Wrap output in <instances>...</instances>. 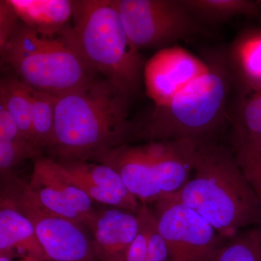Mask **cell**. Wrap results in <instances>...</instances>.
I'll list each match as a JSON object with an SVG mask.
<instances>
[{
  "instance_id": "28",
  "label": "cell",
  "mask_w": 261,
  "mask_h": 261,
  "mask_svg": "<svg viewBox=\"0 0 261 261\" xmlns=\"http://www.w3.org/2000/svg\"><path fill=\"white\" fill-rule=\"evenodd\" d=\"M260 202L261 206V160L236 159Z\"/></svg>"
},
{
  "instance_id": "25",
  "label": "cell",
  "mask_w": 261,
  "mask_h": 261,
  "mask_svg": "<svg viewBox=\"0 0 261 261\" xmlns=\"http://www.w3.org/2000/svg\"><path fill=\"white\" fill-rule=\"evenodd\" d=\"M19 21L18 15L10 0L0 2V49L8 42Z\"/></svg>"
},
{
  "instance_id": "12",
  "label": "cell",
  "mask_w": 261,
  "mask_h": 261,
  "mask_svg": "<svg viewBox=\"0 0 261 261\" xmlns=\"http://www.w3.org/2000/svg\"><path fill=\"white\" fill-rule=\"evenodd\" d=\"M14 250L36 261H49L32 221L5 196L0 202V256Z\"/></svg>"
},
{
  "instance_id": "21",
  "label": "cell",
  "mask_w": 261,
  "mask_h": 261,
  "mask_svg": "<svg viewBox=\"0 0 261 261\" xmlns=\"http://www.w3.org/2000/svg\"><path fill=\"white\" fill-rule=\"evenodd\" d=\"M205 261H261V226L235 235Z\"/></svg>"
},
{
  "instance_id": "6",
  "label": "cell",
  "mask_w": 261,
  "mask_h": 261,
  "mask_svg": "<svg viewBox=\"0 0 261 261\" xmlns=\"http://www.w3.org/2000/svg\"><path fill=\"white\" fill-rule=\"evenodd\" d=\"M130 42L138 51L161 49L207 32L183 0H113Z\"/></svg>"
},
{
  "instance_id": "18",
  "label": "cell",
  "mask_w": 261,
  "mask_h": 261,
  "mask_svg": "<svg viewBox=\"0 0 261 261\" xmlns=\"http://www.w3.org/2000/svg\"><path fill=\"white\" fill-rule=\"evenodd\" d=\"M0 103L4 105L7 111L13 117L23 138L34 146L32 140V102L29 88L15 73L2 77L0 82Z\"/></svg>"
},
{
  "instance_id": "16",
  "label": "cell",
  "mask_w": 261,
  "mask_h": 261,
  "mask_svg": "<svg viewBox=\"0 0 261 261\" xmlns=\"http://www.w3.org/2000/svg\"><path fill=\"white\" fill-rule=\"evenodd\" d=\"M202 25L224 23L238 16L261 15V1L255 0H183Z\"/></svg>"
},
{
  "instance_id": "17",
  "label": "cell",
  "mask_w": 261,
  "mask_h": 261,
  "mask_svg": "<svg viewBox=\"0 0 261 261\" xmlns=\"http://www.w3.org/2000/svg\"><path fill=\"white\" fill-rule=\"evenodd\" d=\"M61 34L48 36L37 32L19 19L18 24L5 45L0 49L2 63L25 59L40 51L51 49L64 42Z\"/></svg>"
},
{
  "instance_id": "7",
  "label": "cell",
  "mask_w": 261,
  "mask_h": 261,
  "mask_svg": "<svg viewBox=\"0 0 261 261\" xmlns=\"http://www.w3.org/2000/svg\"><path fill=\"white\" fill-rule=\"evenodd\" d=\"M4 177L2 195L14 202L32 221L49 261H97L83 225L49 212L35 198L29 184L11 173Z\"/></svg>"
},
{
  "instance_id": "20",
  "label": "cell",
  "mask_w": 261,
  "mask_h": 261,
  "mask_svg": "<svg viewBox=\"0 0 261 261\" xmlns=\"http://www.w3.org/2000/svg\"><path fill=\"white\" fill-rule=\"evenodd\" d=\"M29 88L32 102L33 145L42 152L43 149L50 148L53 144L57 97Z\"/></svg>"
},
{
  "instance_id": "22",
  "label": "cell",
  "mask_w": 261,
  "mask_h": 261,
  "mask_svg": "<svg viewBox=\"0 0 261 261\" xmlns=\"http://www.w3.org/2000/svg\"><path fill=\"white\" fill-rule=\"evenodd\" d=\"M29 185L33 195L44 208L53 214L85 226V221L82 215L75 210L64 196L61 195V192L34 170Z\"/></svg>"
},
{
  "instance_id": "15",
  "label": "cell",
  "mask_w": 261,
  "mask_h": 261,
  "mask_svg": "<svg viewBox=\"0 0 261 261\" xmlns=\"http://www.w3.org/2000/svg\"><path fill=\"white\" fill-rule=\"evenodd\" d=\"M34 171L39 173L64 196L85 221V226L95 214L93 201L81 188L75 178L61 163L42 156L34 159Z\"/></svg>"
},
{
  "instance_id": "8",
  "label": "cell",
  "mask_w": 261,
  "mask_h": 261,
  "mask_svg": "<svg viewBox=\"0 0 261 261\" xmlns=\"http://www.w3.org/2000/svg\"><path fill=\"white\" fill-rule=\"evenodd\" d=\"M64 40L57 47L8 65L30 88L56 97L74 92L97 80L99 73Z\"/></svg>"
},
{
  "instance_id": "23",
  "label": "cell",
  "mask_w": 261,
  "mask_h": 261,
  "mask_svg": "<svg viewBox=\"0 0 261 261\" xmlns=\"http://www.w3.org/2000/svg\"><path fill=\"white\" fill-rule=\"evenodd\" d=\"M137 216L145 223L148 236L145 261H171L167 244L159 232L157 221L147 204L141 203Z\"/></svg>"
},
{
  "instance_id": "19",
  "label": "cell",
  "mask_w": 261,
  "mask_h": 261,
  "mask_svg": "<svg viewBox=\"0 0 261 261\" xmlns=\"http://www.w3.org/2000/svg\"><path fill=\"white\" fill-rule=\"evenodd\" d=\"M61 164L72 176L116 194L128 202L136 213L138 212L141 204L128 191L121 176L113 168L102 163L88 161H75Z\"/></svg>"
},
{
  "instance_id": "3",
  "label": "cell",
  "mask_w": 261,
  "mask_h": 261,
  "mask_svg": "<svg viewBox=\"0 0 261 261\" xmlns=\"http://www.w3.org/2000/svg\"><path fill=\"white\" fill-rule=\"evenodd\" d=\"M193 171L194 177L170 196L208 221L221 238L231 239L240 228L261 225L260 202L232 151L200 141Z\"/></svg>"
},
{
  "instance_id": "2",
  "label": "cell",
  "mask_w": 261,
  "mask_h": 261,
  "mask_svg": "<svg viewBox=\"0 0 261 261\" xmlns=\"http://www.w3.org/2000/svg\"><path fill=\"white\" fill-rule=\"evenodd\" d=\"M132 101L106 79L57 97L49 150L61 163L87 161L129 138Z\"/></svg>"
},
{
  "instance_id": "9",
  "label": "cell",
  "mask_w": 261,
  "mask_h": 261,
  "mask_svg": "<svg viewBox=\"0 0 261 261\" xmlns=\"http://www.w3.org/2000/svg\"><path fill=\"white\" fill-rule=\"evenodd\" d=\"M152 211L171 261H205L224 244V238L204 218L168 195Z\"/></svg>"
},
{
  "instance_id": "27",
  "label": "cell",
  "mask_w": 261,
  "mask_h": 261,
  "mask_svg": "<svg viewBox=\"0 0 261 261\" xmlns=\"http://www.w3.org/2000/svg\"><path fill=\"white\" fill-rule=\"evenodd\" d=\"M0 141L29 142L23 138L15 120L2 103H0Z\"/></svg>"
},
{
  "instance_id": "29",
  "label": "cell",
  "mask_w": 261,
  "mask_h": 261,
  "mask_svg": "<svg viewBox=\"0 0 261 261\" xmlns=\"http://www.w3.org/2000/svg\"><path fill=\"white\" fill-rule=\"evenodd\" d=\"M23 261H36V260H33V259H31V258H27V259H25V260H24Z\"/></svg>"
},
{
  "instance_id": "13",
  "label": "cell",
  "mask_w": 261,
  "mask_h": 261,
  "mask_svg": "<svg viewBox=\"0 0 261 261\" xmlns=\"http://www.w3.org/2000/svg\"><path fill=\"white\" fill-rule=\"evenodd\" d=\"M228 118L235 157L261 160V94H238Z\"/></svg>"
},
{
  "instance_id": "1",
  "label": "cell",
  "mask_w": 261,
  "mask_h": 261,
  "mask_svg": "<svg viewBox=\"0 0 261 261\" xmlns=\"http://www.w3.org/2000/svg\"><path fill=\"white\" fill-rule=\"evenodd\" d=\"M144 84L153 107L132 121L129 140H208L227 119L234 87L226 48L159 49L146 61Z\"/></svg>"
},
{
  "instance_id": "11",
  "label": "cell",
  "mask_w": 261,
  "mask_h": 261,
  "mask_svg": "<svg viewBox=\"0 0 261 261\" xmlns=\"http://www.w3.org/2000/svg\"><path fill=\"white\" fill-rule=\"evenodd\" d=\"M226 54L238 94H261V28L240 33Z\"/></svg>"
},
{
  "instance_id": "5",
  "label": "cell",
  "mask_w": 261,
  "mask_h": 261,
  "mask_svg": "<svg viewBox=\"0 0 261 261\" xmlns=\"http://www.w3.org/2000/svg\"><path fill=\"white\" fill-rule=\"evenodd\" d=\"M198 141L181 139L122 144L98 154L95 161L113 168L141 203H154L185 186L193 171Z\"/></svg>"
},
{
  "instance_id": "24",
  "label": "cell",
  "mask_w": 261,
  "mask_h": 261,
  "mask_svg": "<svg viewBox=\"0 0 261 261\" xmlns=\"http://www.w3.org/2000/svg\"><path fill=\"white\" fill-rule=\"evenodd\" d=\"M41 152L27 142L0 141V171L2 177L11 172L19 163L40 157Z\"/></svg>"
},
{
  "instance_id": "4",
  "label": "cell",
  "mask_w": 261,
  "mask_h": 261,
  "mask_svg": "<svg viewBox=\"0 0 261 261\" xmlns=\"http://www.w3.org/2000/svg\"><path fill=\"white\" fill-rule=\"evenodd\" d=\"M73 25L61 34L92 68L132 99L144 82L146 61L130 42L113 0H73Z\"/></svg>"
},
{
  "instance_id": "10",
  "label": "cell",
  "mask_w": 261,
  "mask_h": 261,
  "mask_svg": "<svg viewBox=\"0 0 261 261\" xmlns=\"http://www.w3.org/2000/svg\"><path fill=\"white\" fill-rule=\"evenodd\" d=\"M87 227L97 261H122L140 229L135 213L119 207L96 211Z\"/></svg>"
},
{
  "instance_id": "14",
  "label": "cell",
  "mask_w": 261,
  "mask_h": 261,
  "mask_svg": "<svg viewBox=\"0 0 261 261\" xmlns=\"http://www.w3.org/2000/svg\"><path fill=\"white\" fill-rule=\"evenodd\" d=\"M25 25L48 36H56L72 18L69 0H10Z\"/></svg>"
},
{
  "instance_id": "26",
  "label": "cell",
  "mask_w": 261,
  "mask_h": 261,
  "mask_svg": "<svg viewBox=\"0 0 261 261\" xmlns=\"http://www.w3.org/2000/svg\"><path fill=\"white\" fill-rule=\"evenodd\" d=\"M138 219L140 221V229L135 240L127 249L122 261H145L148 248L147 230L143 221L139 217Z\"/></svg>"
}]
</instances>
